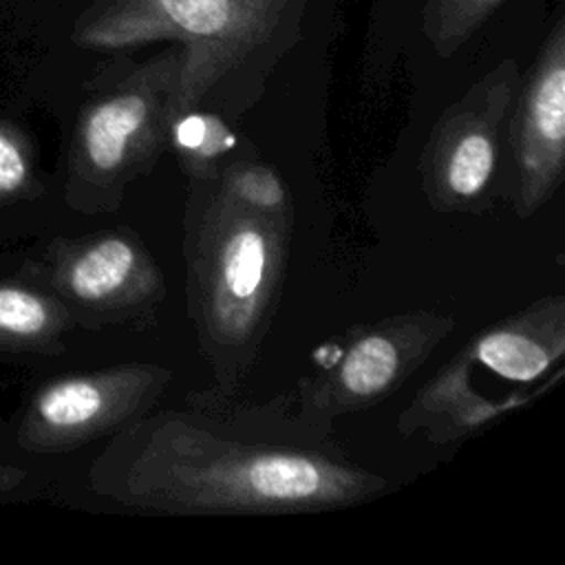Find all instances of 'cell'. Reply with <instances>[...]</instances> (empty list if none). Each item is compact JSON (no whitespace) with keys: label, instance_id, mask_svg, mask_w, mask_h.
<instances>
[{"label":"cell","instance_id":"2e32d148","mask_svg":"<svg viewBox=\"0 0 565 565\" xmlns=\"http://www.w3.org/2000/svg\"><path fill=\"white\" fill-rule=\"evenodd\" d=\"M35 185L31 143L24 132L0 121V205L26 196Z\"/></svg>","mask_w":565,"mask_h":565},{"label":"cell","instance_id":"3957f363","mask_svg":"<svg viewBox=\"0 0 565 565\" xmlns=\"http://www.w3.org/2000/svg\"><path fill=\"white\" fill-rule=\"evenodd\" d=\"M285 4L287 0H97L77 22L75 42L97 51L181 44L174 117L207 104L223 110L230 79L271 38Z\"/></svg>","mask_w":565,"mask_h":565},{"label":"cell","instance_id":"277c9868","mask_svg":"<svg viewBox=\"0 0 565 565\" xmlns=\"http://www.w3.org/2000/svg\"><path fill=\"white\" fill-rule=\"evenodd\" d=\"M183 49L172 44L124 68L82 108L68 159L71 201L88 212L115 210L124 192L168 150Z\"/></svg>","mask_w":565,"mask_h":565},{"label":"cell","instance_id":"7a4b0ae2","mask_svg":"<svg viewBox=\"0 0 565 565\" xmlns=\"http://www.w3.org/2000/svg\"><path fill=\"white\" fill-rule=\"evenodd\" d=\"M294 218L252 212L212 179H188L183 212L185 307L214 388L249 377L269 333L287 271Z\"/></svg>","mask_w":565,"mask_h":565},{"label":"cell","instance_id":"8fae6325","mask_svg":"<svg viewBox=\"0 0 565 565\" xmlns=\"http://www.w3.org/2000/svg\"><path fill=\"white\" fill-rule=\"evenodd\" d=\"M461 351L475 366L530 384L565 358V296L550 294L475 333Z\"/></svg>","mask_w":565,"mask_h":565},{"label":"cell","instance_id":"7c38bea8","mask_svg":"<svg viewBox=\"0 0 565 565\" xmlns=\"http://www.w3.org/2000/svg\"><path fill=\"white\" fill-rule=\"evenodd\" d=\"M68 307L51 291L26 282H0V349L60 353L73 327Z\"/></svg>","mask_w":565,"mask_h":565},{"label":"cell","instance_id":"4fadbf2b","mask_svg":"<svg viewBox=\"0 0 565 565\" xmlns=\"http://www.w3.org/2000/svg\"><path fill=\"white\" fill-rule=\"evenodd\" d=\"M234 146L232 128L212 110H185L170 121L168 148L188 179H214L236 157Z\"/></svg>","mask_w":565,"mask_h":565},{"label":"cell","instance_id":"9a60e30c","mask_svg":"<svg viewBox=\"0 0 565 565\" xmlns=\"http://www.w3.org/2000/svg\"><path fill=\"white\" fill-rule=\"evenodd\" d=\"M503 0H428L426 33L439 55L455 53Z\"/></svg>","mask_w":565,"mask_h":565},{"label":"cell","instance_id":"30bf717a","mask_svg":"<svg viewBox=\"0 0 565 565\" xmlns=\"http://www.w3.org/2000/svg\"><path fill=\"white\" fill-rule=\"evenodd\" d=\"M475 364L459 349L441 369L413 395L397 415L395 430L402 437L424 433L430 444H461L494 419L519 411L550 391L563 375L561 369L536 391H514L499 399L477 391L472 382Z\"/></svg>","mask_w":565,"mask_h":565},{"label":"cell","instance_id":"52a82bcc","mask_svg":"<svg viewBox=\"0 0 565 565\" xmlns=\"http://www.w3.org/2000/svg\"><path fill=\"white\" fill-rule=\"evenodd\" d=\"M172 380L174 371L157 362L55 377L31 397L18 426V444L31 452H62L115 435L150 413Z\"/></svg>","mask_w":565,"mask_h":565},{"label":"cell","instance_id":"6da1fadb","mask_svg":"<svg viewBox=\"0 0 565 565\" xmlns=\"http://www.w3.org/2000/svg\"><path fill=\"white\" fill-rule=\"evenodd\" d=\"M289 402H234L212 388L154 406L110 437L90 483L124 508L170 516L327 512L393 488Z\"/></svg>","mask_w":565,"mask_h":565},{"label":"cell","instance_id":"ba28073f","mask_svg":"<svg viewBox=\"0 0 565 565\" xmlns=\"http://www.w3.org/2000/svg\"><path fill=\"white\" fill-rule=\"evenodd\" d=\"M46 287L73 320L90 327L143 322L168 296L161 265L130 227L55 241L46 256Z\"/></svg>","mask_w":565,"mask_h":565},{"label":"cell","instance_id":"9c48e42d","mask_svg":"<svg viewBox=\"0 0 565 565\" xmlns=\"http://www.w3.org/2000/svg\"><path fill=\"white\" fill-rule=\"evenodd\" d=\"M505 194L519 218L536 214L565 174V24L545 38L530 73L519 82L508 117Z\"/></svg>","mask_w":565,"mask_h":565},{"label":"cell","instance_id":"5bb4252c","mask_svg":"<svg viewBox=\"0 0 565 565\" xmlns=\"http://www.w3.org/2000/svg\"><path fill=\"white\" fill-rule=\"evenodd\" d=\"M232 203L276 218H294V203L282 174L256 154L232 157L212 179Z\"/></svg>","mask_w":565,"mask_h":565},{"label":"cell","instance_id":"8992f818","mask_svg":"<svg viewBox=\"0 0 565 565\" xmlns=\"http://www.w3.org/2000/svg\"><path fill=\"white\" fill-rule=\"evenodd\" d=\"M519 82L516 62L503 60L437 117L419 154L433 210L483 214L494 205L508 179V117Z\"/></svg>","mask_w":565,"mask_h":565},{"label":"cell","instance_id":"5b68a950","mask_svg":"<svg viewBox=\"0 0 565 565\" xmlns=\"http://www.w3.org/2000/svg\"><path fill=\"white\" fill-rule=\"evenodd\" d=\"M457 318L413 309L362 322L333 342V353L298 382L296 413L331 428L335 419L366 411L393 395L452 333Z\"/></svg>","mask_w":565,"mask_h":565}]
</instances>
